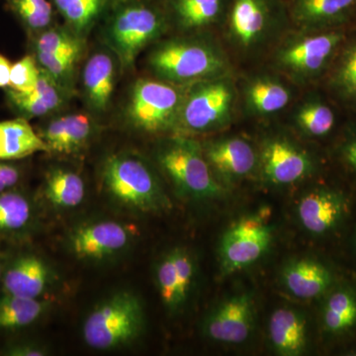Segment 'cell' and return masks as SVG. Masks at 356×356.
Here are the masks:
<instances>
[{"instance_id": "cell-1", "label": "cell", "mask_w": 356, "mask_h": 356, "mask_svg": "<svg viewBox=\"0 0 356 356\" xmlns=\"http://www.w3.org/2000/svg\"><path fill=\"white\" fill-rule=\"evenodd\" d=\"M103 191L114 204L135 214H159L172 208L152 166L139 154H110L102 168Z\"/></svg>"}, {"instance_id": "cell-2", "label": "cell", "mask_w": 356, "mask_h": 356, "mask_svg": "<svg viewBox=\"0 0 356 356\" xmlns=\"http://www.w3.org/2000/svg\"><path fill=\"white\" fill-rule=\"evenodd\" d=\"M145 329L146 312L142 300L130 290H119L100 300L88 312L81 336L88 348L112 351L132 346Z\"/></svg>"}, {"instance_id": "cell-3", "label": "cell", "mask_w": 356, "mask_h": 356, "mask_svg": "<svg viewBox=\"0 0 356 356\" xmlns=\"http://www.w3.org/2000/svg\"><path fill=\"white\" fill-rule=\"evenodd\" d=\"M106 16V42L123 70L133 67L140 51L170 24L163 6L153 0H114Z\"/></svg>"}, {"instance_id": "cell-4", "label": "cell", "mask_w": 356, "mask_h": 356, "mask_svg": "<svg viewBox=\"0 0 356 356\" xmlns=\"http://www.w3.org/2000/svg\"><path fill=\"white\" fill-rule=\"evenodd\" d=\"M156 77L180 86L228 76L229 64L224 51L213 42L175 38L159 44L149 58Z\"/></svg>"}, {"instance_id": "cell-5", "label": "cell", "mask_w": 356, "mask_h": 356, "mask_svg": "<svg viewBox=\"0 0 356 356\" xmlns=\"http://www.w3.org/2000/svg\"><path fill=\"white\" fill-rule=\"evenodd\" d=\"M156 159L180 197L204 201L221 196L222 185L206 161L202 144L188 135L177 134L161 142Z\"/></svg>"}, {"instance_id": "cell-6", "label": "cell", "mask_w": 356, "mask_h": 356, "mask_svg": "<svg viewBox=\"0 0 356 356\" xmlns=\"http://www.w3.org/2000/svg\"><path fill=\"white\" fill-rule=\"evenodd\" d=\"M236 91L229 76L192 83L185 93L178 134H205L226 127L233 118Z\"/></svg>"}, {"instance_id": "cell-7", "label": "cell", "mask_w": 356, "mask_h": 356, "mask_svg": "<svg viewBox=\"0 0 356 356\" xmlns=\"http://www.w3.org/2000/svg\"><path fill=\"white\" fill-rule=\"evenodd\" d=\"M136 240L132 226L111 218L95 217L76 222L65 234V250L76 261L93 266L117 261Z\"/></svg>"}, {"instance_id": "cell-8", "label": "cell", "mask_w": 356, "mask_h": 356, "mask_svg": "<svg viewBox=\"0 0 356 356\" xmlns=\"http://www.w3.org/2000/svg\"><path fill=\"white\" fill-rule=\"evenodd\" d=\"M187 88L161 79H139L133 86L128 103L129 123L147 134L177 131Z\"/></svg>"}, {"instance_id": "cell-9", "label": "cell", "mask_w": 356, "mask_h": 356, "mask_svg": "<svg viewBox=\"0 0 356 356\" xmlns=\"http://www.w3.org/2000/svg\"><path fill=\"white\" fill-rule=\"evenodd\" d=\"M286 13L282 0H229L227 36L241 50H255L280 29Z\"/></svg>"}, {"instance_id": "cell-10", "label": "cell", "mask_w": 356, "mask_h": 356, "mask_svg": "<svg viewBox=\"0 0 356 356\" xmlns=\"http://www.w3.org/2000/svg\"><path fill=\"white\" fill-rule=\"evenodd\" d=\"M341 33H299L288 37L276 51L275 64L293 81L306 83L329 64L341 43Z\"/></svg>"}, {"instance_id": "cell-11", "label": "cell", "mask_w": 356, "mask_h": 356, "mask_svg": "<svg viewBox=\"0 0 356 356\" xmlns=\"http://www.w3.org/2000/svg\"><path fill=\"white\" fill-rule=\"evenodd\" d=\"M58 281L55 267L36 250L20 248L4 252L2 293L43 299Z\"/></svg>"}, {"instance_id": "cell-12", "label": "cell", "mask_w": 356, "mask_h": 356, "mask_svg": "<svg viewBox=\"0 0 356 356\" xmlns=\"http://www.w3.org/2000/svg\"><path fill=\"white\" fill-rule=\"evenodd\" d=\"M271 243L270 228L261 218L240 220L222 236L219 254L222 273L232 274L252 266Z\"/></svg>"}, {"instance_id": "cell-13", "label": "cell", "mask_w": 356, "mask_h": 356, "mask_svg": "<svg viewBox=\"0 0 356 356\" xmlns=\"http://www.w3.org/2000/svg\"><path fill=\"white\" fill-rule=\"evenodd\" d=\"M193 255L184 248L163 254L154 267V280L161 302L168 313H179L188 301L195 280Z\"/></svg>"}, {"instance_id": "cell-14", "label": "cell", "mask_w": 356, "mask_h": 356, "mask_svg": "<svg viewBox=\"0 0 356 356\" xmlns=\"http://www.w3.org/2000/svg\"><path fill=\"white\" fill-rule=\"evenodd\" d=\"M41 228V204L19 186L0 192V242L22 245Z\"/></svg>"}, {"instance_id": "cell-15", "label": "cell", "mask_w": 356, "mask_h": 356, "mask_svg": "<svg viewBox=\"0 0 356 356\" xmlns=\"http://www.w3.org/2000/svg\"><path fill=\"white\" fill-rule=\"evenodd\" d=\"M262 177L274 185L301 181L313 172V161L305 151L284 137L266 140L259 156Z\"/></svg>"}, {"instance_id": "cell-16", "label": "cell", "mask_w": 356, "mask_h": 356, "mask_svg": "<svg viewBox=\"0 0 356 356\" xmlns=\"http://www.w3.org/2000/svg\"><path fill=\"white\" fill-rule=\"evenodd\" d=\"M254 303L248 294L227 299L211 311L203 322V332L211 341L240 344L254 329Z\"/></svg>"}, {"instance_id": "cell-17", "label": "cell", "mask_w": 356, "mask_h": 356, "mask_svg": "<svg viewBox=\"0 0 356 356\" xmlns=\"http://www.w3.org/2000/svg\"><path fill=\"white\" fill-rule=\"evenodd\" d=\"M204 156L218 181L229 184L247 177L259 165V156L247 140L228 137L202 145Z\"/></svg>"}, {"instance_id": "cell-18", "label": "cell", "mask_w": 356, "mask_h": 356, "mask_svg": "<svg viewBox=\"0 0 356 356\" xmlns=\"http://www.w3.org/2000/svg\"><path fill=\"white\" fill-rule=\"evenodd\" d=\"M6 99L19 117L29 119L47 116L62 108L70 97V89L57 83L41 70L38 83L30 91L20 92L6 88Z\"/></svg>"}, {"instance_id": "cell-19", "label": "cell", "mask_w": 356, "mask_h": 356, "mask_svg": "<svg viewBox=\"0 0 356 356\" xmlns=\"http://www.w3.org/2000/svg\"><path fill=\"white\" fill-rule=\"evenodd\" d=\"M92 122L88 115L70 114L49 122L41 131L49 154L70 156L81 154L92 138Z\"/></svg>"}, {"instance_id": "cell-20", "label": "cell", "mask_w": 356, "mask_h": 356, "mask_svg": "<svg viewBox=\"0 0 356 356\" xmlns=\"http://www.w3.org/2000/svg\"><path fill=\"white\" fill-rule=\"evenodd\" d=\"M346 201L339 192L317 189L304 195L298 204L297 213L304 227L313 235L330 233L343 219Z\"/></svg>"}, {"instance_id": "cell-21", "label": "cell", "mask_w": 356, "mask_h": 356, "mask_svg": "<svg viewBox=\"0 0 356 356\" xmlns=\"http://www.w3.org/2000/svg\"><path fill=\"white\" fill-rule=\"evenodd\" d=\"M86 198V185L79 173L64 168L51 166L44 175L40 204L58 213L76 210Z\"/></svg>"}, {"instance_id": "cell-22", "label": "cell", "mask_w": 356, "mask_h": 356, "mask_svg": "<svg viewBox=\"0 0 356 356\" xmlns=\"http://www.w3.org/2000/svg\"><path fill=\"white\" fill-rule=\"evenodd\" d=\"M168 20L184 31H198L224 20L229 0H161Z\"/></svg>"}, {"instance_id": "cell-23", "label": "cell", "mask_w": 356, "mask_h": 356, "mask_svg": "<svg viewBox=\"0 0 356 356\" xmlns=\"http://www.w3.org/2000/svg\"><path fill=\"white\" fill-rule=\"evenodd\" d=\"M356 0H291L288 14L302 30H317L343 20Z\"/></svg>"}, {"instance_id": "cell-24", "label": "cell", "mask_w": 356, "mask_h": 356, "mask_svg": "<svg viewBox=\"0 0 356 356\" xmlns=\"http://www.w3.org/2000/svg\"><path fill=\"white\" fill-rule=\"evenodd\" d=\"M116 81V69L111 56L96 53L84 67L83 84L89 106L95 111L107 109L111 102Z\"/></svg>"}, {"instance_id": "cell-25", "label": "cell", "mask_w": 356, "mask_h": 356, "mask_svg": "<svg viewBox=\"0 0 356 356\" xmlns=\"http://www.w3.org/2000/svg\"><path fill=\"white\" fill-rule=\"evenodd\" d=\"M288 291L300 299H314L324 294L332 284L331 273L320 262L298 259L290 262L282 273Z\"/></svg>"}, {"instance_id": "cell-26", "label": "cell", "mask_w": 356, "mask_h": 356, "mask_svg": "<svg viewBox=\"0 0 356 356\" xmlns=\"http://www.w3.org/2000/svg\"><path fill=\"white\" fill-rule=\"evenodd\" d=\"M269 339L276 353L281 355H300L307 346L306 320L298 312L289 308L274 311L269 321Z\"/></svg>"}, {"instance_id": "cell-27", "label": "cell", "mask_w": 356, "mask_h": 356, "mask_svg": "<svg viewBox=\"0 0 356 356\" xmlns=\"http://www.w3.org/2000/svg\"><path fill=\"white\" fill-rule=\"evenodd\" d=\"M48 153L43 139L22 117L0 122V161H13Z\"/></svg>"}, {"instance_id": "cell-28", "label": "cell", "mask_w": 356, "mask_h": 356, "mask_svg": "<svg viewBox=\"0 0 356 356\" xmlns=\"http://www.w3.org/2000/svg\"><path fill=\"white\" fill-rule=\"evenodd\" d=\"M51 305L47 298H27L1 293L0 332H16L32 327L50 312Z\"/></svg>"}, {"instance_id": "cell-29", "label": "cell", "mask_w": 356, "mask_h": 356, "mask_svg": "<svg viewBox=\"0 0 356 356\" xmlns=\"http://www.w3.org/2000/svg\"><path fill=\"white\" fill-rule=\"evenodd\" d=\"M245 100L250 113L270 116L286 108L291 100V91L276 77L257 76L248 81Z\"/></svg>"}, {"instance_id": "cell-30", "label": "cell", "mask_w": 356, "mask_h": 356, "mask_svg": "<svg viewBox=\"0 0 356 356\" xmlns=\"http://www.w3.org/2000/svg\"><path fill=\"white\" fill-rule=\"evenodd\" d=\"M63 16L67 27L84 37L107 15L114 0H51Z\"/></svg>"}, {"instance_id": "cell-31", "label": "cell", "mask_w": 356, "mask_h": 356, "mask_svg": "<svg viewBox=\"0 0 356 356\" xmlns=\"http://www.w3.org/2000/svg\"><path fill=\"white\" fill-rule=\"evenodd\" d=\"M323 323L332 334H343L356 324V296L348 289L336 290L327 297Z\"/></svg>"}, {"instance_id": "cell-32", "label": "cell", "mask_w": 356, "mask_h": 356, "mask_svg": "<svg viewBox=\"0 0 356 356\" xmlns=\"http://www.w3.org/2000/svg\"><path fill=\"white\" fill-rule=\"evenodd\" d=\"M295 123L311 137H323L331 132L336 117L331 107L318 99L307 100L297 109Z\"/></svg>"}, {"instance_id": "cell-33", "label": "cell", "mask_w": 356, "mask_h": 356, "mask_svg": "<svg viewBox=\"0 0 356 356\" xmlns=\"http://www.w3.org/2000/svg\"><path fill=\"white\" fill-rule=\"evenodd\" d=\"M84 39L76 34L69 27L51 26L48 29L38 33L33 43L35 53L70 54L81 56Z\"/></svg>"}, {"instance_id": "cell-34", "label": "cell", "mask_w": 356, "mask_h": 356, "mask_svg": "<svg viewBox=\"0 0 356 356\" xmlns=\"http://www.w3.org/2000/svg\"><path fill=\"white\" fill-rule=\"evenodd\" d=\"M7 4L28 32L38 34L53 23V4L48 0H7Z\"/></svg>"}, {"instance_id": "cell-35", "label": "cell", "mask_w": 356, "mask_h": 356, "mask_svg": "<svg viewBox=\"0 0 356 356\" xmlns=\"http://www.w3.org/2000/svg\"><path fill=\"white\" fill-rule=\"evenodd\" d=\"M40 69L64 88L70 89L77 60L81 56L70 54L35 53Z\"/></svg>"}, {"instance_id": "cell-36", "label": "cell", "mask_w": 356, "mask_h": 356, "mask_svg": "<svg viewBox=\"0 0 356 356\" xmlns=\"http://www.w3.org/2000/svg\"><path fill=\"white\" fill-rule=\"evenodd\" d=\"M41 69L34 56L27 55L11 67L10 81L7 88L26 92L32 90L38 83Z\"/></svg>"}, {"instance_id": "cell-37", "label": "cell", "mask_w": 356, "mask_h": 356, "mask_svg": "<svg viewBox=\"0 0 356 356\" xmlns=\"http://www.w3.org/2000/svg\"><path fill=\"white\" fill-rule=\"evenodd\" d=\"M337 83L356 99V42L344 53L337 74Z\"/></svg>"}, {"instance_id": "cell-38", "label": "cell", "mask_w": 356, "mask_h": 356, "mask_svg": "<svg viewBox=\"0 0 356 356\" xmlns=\"http://www.w3.org/2000/svg\"><path fill=\"white\" fill-rule=\"evenodd\" d=\"M6 356H46L50 355L47 344L36 339H19L8 341L0 350Z\"/></svg>"}, {"instance_id": "cell-39", "label": "cell", "mask_w": 356, "mask_h": 356, "mask_svg": "<svg viewBox=\"0 0 356 356\" xmlns=\"http://www.w3.org/2000/svg\"><path fill=\"white\" fill-rule=\"evenodd\" d=\"M22 172L19 166L9 161H0V192L19 186Z\"/></svg>"}, {"instance_id": "cell-40", "label": "cell", "mask_w": 356, "mask_h": 356, "mask_svg": "<svg viewBox=\"0 0 356 356\" xmlns=\"http://www.w3.org/2000/svg\"><path fill=\"white\" fill-rule=\"evenodd\" d=\"M13 64L8 58L0 54V88H7L10 81V72Z\"/></svg>"}, {"instance_id": "cell-41", "label": "cell", "mask_w": 356, "mask_h": 356, "mask_svg": "<svg viewBox=\"0 0 356 356\" xmlns=\"http://www.w3.org/2000/svg\"><path fill=\"white\" fill-rule=\"evenodd\" d=\"M344 156H346V161L348 165L356 170V139L348 145L344 152Z\"/></svg>"}, {"instance_id": "cell-42", "label": "cell", "mask_w": 356, "mask_h": 356, "mask_svg": "<svg viewBox=\"0 0 356 356\" xmlns=\"http://www.w3.org/2000/svg\"><path fill=\"white\" fill-rule=\"evenodd\" d=\"M4 252L0 250V294L2 293V273H3Z\"/></svg>"}]
</instances>
